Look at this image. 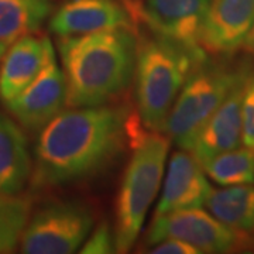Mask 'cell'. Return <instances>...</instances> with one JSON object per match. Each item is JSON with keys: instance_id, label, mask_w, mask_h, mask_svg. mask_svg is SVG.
<instances>
[{"instance_id": "7c38bea8", "label": "cell", "mask_w": 254, "mask_h": 254, "mask_svg": "<svg viewBox=\"0 0 254 254\" xmlns=\"http://www.w3.org/2000/svg\"><path fill=\"white\" fill-rule=\"evenodd\" d=\"M212 187L202 164L190 151H175L164 180L154 215L205 206Z\"/></svg>"}, {"instance_id": "ba28073f", "label": "cell", "mask_w": 254, "mask_h": 254, "mask_svg": "<svg viewBox=\"0 0 254 254\" xmlns=\"http://www.w3.org/2000/svg\"><path fill=\"white\" fill-rule=\"evenodd\" d=\"M125 4L133 20L154 36L190 51H205L200 33L210 0H125Z\"/></svg>"}, {"instance_id": "d6986e66", "label": "cell", "mask_w": 254, "mask_h": 254, "mask_svg": "<svg viewBox=\"0 0 254 254\" xmlns=\"http://www.w3.org/2000/svg\"><path fill=\"white\" fill-rule=\"evenodd\" d=\"M31 199L20 193L0 192V254L16 252L31 216Z\"/></svg>"}, {"instance_id": "3957f363", "label": "cell", "mask_w": 254, "mask_h": 254, "mask_svg": "<svg viewBox=\"0 0 254 254\" xmlns=\"http://www.w3.org/2000/svg\"><path fill=\"white\" fill-rule=\"evenodd\" d=\"M206 51H190L160 37L137 43L134 68L138 118L148 131L163 133L180 92L193 69L208 60Z\"/></svg>"}, {"instance_id": "44dd1931", "label": "cell", "mask_w": 254, "mask_h": 254, "mask_svg": "<svg viewBox=\"0 0 254 254\" xmlns=\"http://www.w3.org/2000/svg\"><path fill=\"white\" fill-rule=\"evenodd\" d=\"M242 144L254 148V73L246 85L242 106Z\"/></svg>"}, {"instance_id": "30bf717a", "label": "cell", "mask_w": 254, "mask_h": 254, "mask_svg": "<svg viewBox=\"0 0 254 254\" xmlns=\"http://www.w3.org/2000/svg\"><path fill=\"white\" fill-rule=\"evenodd\" d=\"M133 21L126 4L119 0H66L48 26L58 37H69L133 28Z\"/></svg>"}, {"instance_id": "52a82bcc", "label": "cell", "mask_w": 254, "mask_h": 254, "mask_svg": "<svg viewBox=\"0 0 254 254\" xmlns=\"http://www.w3.org/2000/svg\"><path fill=\"white\" fill-rule=\"evenodd\" d=\"M168 237L180 239L198 249L199 253L209 254L233 253L253 245V236L229 227L202 208L154 215L147 229L144 245L150 247Z\"/></svg>"}, {"instance_id": "603a6c76", "label": "cell", "mask_w": 254, "mask_h": 254, "mask_svg": "<svg viewBox=\"0 0 254 254\" xmlns=\"http://www.w3.org/2000/svg\"><path fill=\"white\" fill-rule=\"evenodd\" d=\"M242 50L249 57H253L254 58V23L252 28H250V31H249V34L246 36L245 41H243V46H242Z\"/></svg>"}, {"instance_id": "ffe728a7", "label": "cell", "mask_w": 254, "mask_h": 254, "mask_svg": "<svg viewBox=\"0 0 254 254\" xmlns=\"http://www.w3.org/2000/svg\"><path fill=\"white\" fill-rule=\"evenodd\" d=\"M82 254H110L116 253V237L115 229L106 220L98 226H93L88 239L79 249Z\"/></svg>"}, {"instance_id": "7a4b0ae2", "label": "cell", "mask_w": 254, "mask_h": 254, "mask_svg": "<svg viewBox=\"0 0 254 254\" xmlns=\"http://www.w3.org/2000/svg\"><path fill=\"white\" fill-rule=\"evenodd\" d=\"M57 47L66 82V108L108 105L134 79L133 28L60 37Z\"/></svg>"}, {"instance_id": "9a60e30c", "label": "cell", "mask_w": 254, "mask_h": 254, "mask_svg": "<svg viewBox=\"0 0 254 254\" xmlns=\"http://www.w3.org/2000/svg\"><path fill=\"white\" fill-rule=\"evenodd\" d=\"M31 168L33 158L21 126L0 112V192L20 193L30 182Z\"/></svg>"}, {"instance_id": "e0dca14e", "label": "cell", "mask_w": 254, "mask_h": 254, "mask_svg": "<svg viewBox=\"0 0 254 254\" xmlns=\"http://www.w3.org/2000/svg\"><path fill=\"white\" fill-rule=\"evenodd\" d=\"M53 11L51 0H0V41L33 34Z\"/></svg>"}, {"instance_id": "cb8c5ba5", "label": "cell", "mask_w": 254, "mask_h": 254, "mask_svg": "<svg viewBox=\"0 0 254 254\" xmlns=\"http://www.w3.org/2000/svg\"><path fill=\"white\" fill-rule=\"evenodd\" d=\"M9 43H4V41H0V60H1V57L4 55V53L7 51V48H9Z\"/></svg>"}, {"instance_id": "5bb4252c", "label": "cell", "mask_w": 254, "mask_h": 254, "mask_svg": "<svg viewBox=\"0 0 254 254\" xmlns=\"http://www.w3.org/2000/svg\"><path fill=\"white\" fill-rule=\"evenodd\" d=\"M250 76L233 88L196 138L192 154L202 165L216 155L236 148L242 143V106Z\"/></svg>"}, {"instance_id": "5b68a950", "label": "cell", "mask_w": 254, "mask_h": 254, "mask_svg": "<svg viewBox=\"0 0 254 254\" xmlns=\"http://www.w3.org/2000/svg\"><path fill=\"white\" fill-rule=\"evenodd\" d=\"M253 73L249 61L198 65L180 92L167 119L164 133L177 147L192 151L208 120L239 82Z\"/></svg>"}, {"instance_id": "7402d4cb", "label": "cell", "mask_w": 254, "mask_h": 254, "mask_svg": "<svg viewBox=\"0 0 254 254\" xmlns=\"http://www.w3.org/2000/svg\"><path fill=\"white\" fill-rule=\"evenodd\" d=\"M147 253L150 254H200L198 249H195L193 246L182 242L180 239H174L168 237L164 239L161 242L150 246Z\"/></svg>"}, {"instance_id": "277c9868", "label": "cell", "mask_w": 254, "mask_h": 254, "mask_svg": "<svg viewBox=\"0 0 254 254\" xmlns=\"http://www.w3.org/2000/svg\"><path fill=\"white\" fill-rule=\"evenodd\" d=\"M133 154L126 165L116 198V253H127L138 239L145 215L161 187L170 138L160 131L145 133L140 127L131 137Z\"/></svg>"}, {"instance_id": "ac0fdd59", "label": "cell", "mask_w": 254, "mask_h": 254, "mask_svg": "<svg viewBox=\"0 0 254 254\" xmlns=\"http://www.w3.org/2000/svg\"><path fill=\"white\" fill-rule=\"evenodd\" d=\"M212 181L222 187L254 182V148H233L213 157L202 165Z\"/></svg>"}, {"instance_id": "4fadbf2b", "label": "cell", "mask_w": 254, "mask_h": 254, "mask_svg": "<svg viewBox=\"0 0 254 254\" xmlns=\"http://www.w3.org/2000/svg\"><path fill=\"white\" fill-rule=\"evenodd\" d=\"M54 57V46L46 36L27 34L13 41L1 57L0 65V99L3 103L24 91Z\"/></svg>"}, {"instance_id": "6da1fadb", "label": "cell", "mask_w": 254, "mask_h": 254, "mask_svg": "<svg viewBox=\"0 0 254 254\" xmlns=\"http://www.w3.org/2000/svg\"><path fill=\"white\" fill-rule=\"evenodd\" d=\"M123 106L69 108L40 130L30 185L47 190L86 180L108 167L138 128Z\"/></svg>"}, {"instance_id": "9c48e42d", "label": "cell", "mask_w": 254, "mask_h": 254, "mask_svg": "<svg viewBox=\"0 0 254 254\" xmlns=\"http://www.w3.org/2000/svg\"><path fill=\"white\" fill-rule=\"evenodd\" d=\"M11 118L28 131H40L66 108V82L55 57L14 99L4 103Z\"/></svg>"}, {"instance_id": "8992f818", "label": "cell", "mask_w": 254, "mask_h": 254, "mask_svg": "<svg viewBox=\"0 0 254 254\" xmlns=\"http://www.w3.org/2000/svg\"><path fill=\"white\" fill-rule=\"evenodd\" d=\"M95 225L92 209L81 200H53L31 213L20 240L24 254H72Z\"/></svg>"}, {"instance_id": "2e32d148", "label": "cell", "mask_w": 254, "mask_h": 254, "mask_svg": "<svg viewBox=\"0 0 254 254\" xmlns=\"http://www.w3.org/2000/svg\"><path fill=\"white\" fill-rule=\"evenodd\" d=\"M208 210L229 227L254 237V185H230L212 190Z\"/></svg>"}, {"instance_id": "8fae6325", "label": "cell", "mask_w": 254, "mask_h": 254, "mask_svg": "<svg viewBox=\"0 0 254 254\" xmlns=\"http://www.w3.org/2000/svg\"><path fill=\"white\" fill-rule=\"evenodd\" d=\"M254 23V0H210L200 46L212 55L237 53Z\"/></svg>"}]
</instances>
